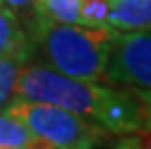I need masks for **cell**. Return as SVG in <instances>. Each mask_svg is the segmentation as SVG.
<instances>
[{
  "mask_svg": "<svg viewBox=\"0 0 151 149\" xmlns=\"http://www.w3.org/2000/svg\"><path fill=\"white\" fill-rule=\"evenodd\" d=\"M14 95L64 107L114 136L145 128L143 103L134 87L116 89L101 81L70 78L50 66L25 64Z\"/></svg>",
  "mask_w": 151,
  "mask_h": 149,
  "instance_id": "obj_1",
  "label": "cell"
},
{
  "mask_svg": "<svg viewBox=\"0 0 151 149\" xmlns=\"http://www.w3.org/2000/svg\"><path fill=\"white\" fill-rule=\"evenodd\" d=\"M33 41L41 47L47 66L64 76L89 81L109 79L107 70L120 31L111 25L85 23H31Z\"/></svg>",
  "mask_w": 151,
  "mask_h": 149,
  "instance_id": "obj_2",
  "label": "cell"
},
{
  "mask_svg": "<svg viewBox=\"0 0 151 149\" xmlns=\"http://www.w3.org/2000/svg\"><path fill=\"white\" fill-rule=\"evenodd\" d=\"M0 110L22 120L33 132V136L56 145H76L83 141L97 143L107 134H111L99 124L47 101L14 95L4 103V107H0Z\"/></svg>",
  "mask_w": 151,
  "mask_h": 149,
  "instance_id": "obj_3",
  "label": "cell"
},
{
  "mask_svg": "<svg viewBox=\"0 0 151 149\" xmlns=\"http://www.w3.org/2000/svg\"><path fill=\"white\" fill-rule=\"evenodd\" d=\"M107 76L116 83L151 91V29L120 31Z\"/></svg>",
  "mask_w": 151,
  "mask_h": 149,
  "instance_id": "obj_4",
  "label": "cell"
},
{
  "mask_svg": "<svg viewBox=\"0 0 151 149\" xmlns=\"http://www.w3.org/2000/svg\"><path fill=\"white\" fill-rule=\"evenodd\" d=\"M107 25L116 31L151 29V0H112Z\"/></svg>",
  "mask_w": 151,
  "mask_h": 149,
  "instance_id": "obj_5",
  "label": "cell"
},
{
  "mask_svg": "<svg viewBox=\"0 0 151 149\" xmlns=\"http://www.w3.org/2000/svg\"><path fill=\"white\" fill-rule=\"evenodd\" d=\"M29 47H31V43H25L10 50L4 56H0V107H4V103L14 95L19 72L29 58V50H31Z\"/></svg>",
  "mask_w": 151,
  "mask_h": 149,
  "instance_id": "obj_6",
  "label": "cell"
},
{
  "mask_svg": "<svg viewBox=\"0 0 151 149\" xmlns=\"http://www.w3.org/2000/svg\"><path fill=\"white\" fill-rule=\"evenodd\" d=\"M80 6L81 0H33L29 8L35 22L80 23Z\"/></svg>",
  "mask_w": 151,
  "mask_h": 149,
  "instance_id": "obj_7",
  "label": "cell"
},
{
  "mask_svg": "<svg viewBox=\"0 0 151 149\" xmlns=\"http://www.w3.org/2000/svg\"><path fill=\"white\" fill-rule=\"evenodd\" d=\"M25 43H29V39L19 25L18 14L6 4V0H0V56Z\"/></svg>",
  "mask_w": 151,
  "mask_h": 149,
  "instance_id": "obj_8",
  "label": "cell"
},
{
  "mask_svg": "<svg viewBox=\"0 0 151 149\" xmlns=\"http://www.w3.org/2000/svg\"><path fill=\"white\" fill-rule=\"evenodd\" d=\"M33 137V132L22 120L0 110V149H25Z\"/></svg>",
  "mask_w": 151,
  "mask_h": 149,
  "instance_id": "obj_9",
  "label": "cell"
},
{
  "mask_svg": "<svg viewBox=\"0 0 151 149\" xmlns=\"http://www.w3.org/2000/svg\"><path fill=\"white\" fill-rule=\"evenodd\" d=\"M112 0H81L80 23L85 25H107Z\"/></svg>",
  "mask_w": 151,
  "mask_h": 149,
  "instance_id": "obj_10",
  "label": "cell"
},
{
  "mask_svg": "<svg viewBox=\"0 0 151 149\" xmlns=\"http://www.w3.org/2000/svg\"><path fill=\"white\" fill-rule=\"evenodd\" d=\"M93 145L95 143H91V141H83V143H76V145H56V143H50V141L35 136L25 149H91Z\"/></svg>",
  "mask_w": 151,
  "mask_h": 149,
  "instance_id": "obj_11",
  "label": "cell"
},
{
  "mask_svg": "<svg viewBox=\"0 0 151 149\" xmlns=\"http://www.w3.org/2000/svg\"><path fill=\"white\" fill-rule=\"evenodd\" d=\"M138 91L139 99L143 103V112H145V126L151 130V91L149 89H139V87H134Z\"/></svg>",
  "mask_w": 151,
  "mask_h": 149,
  "instance_id": "obj_12",
  "label": "cell"
},
{
  "mask_svg": "<svg viewBox=\"0 0 151 149\" xmlns=\"http://www.w3.org/2000/svg\"><path fill=\"white\" fill-rule=\"evenodd\" d=\"M31 2H33V0H6V4H8L16 14H19L22 10L29 8V6H31Z\"/></svg>",
  "mask_w": 151,
  "mask_h": 149,
  "instance_id": "obj_13",
  "label": "cell"
}]
</instances>
